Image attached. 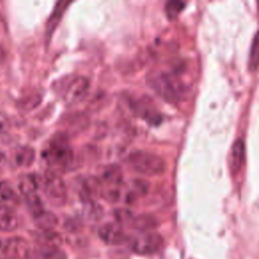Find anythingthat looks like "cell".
Returning a JSON list of instances; mask_svg holds the SVG:
<instances>
[{
  "mask_svg": "<svg viewBox=\"0 0 259 259\" xmlns=\"http://www.w3.org/2000/svg\"><path fill=\"white\" fill-rule=\"evenodd\" d=\"M36 259H66V254L55 245H42L36 252Z\"/></svg>",
  "mask_w": 259,
  "mask_h": 259,
  "instance_id": "ac0fdd59",
  "label": "cell"
},
{
  "mask_svg": "<svg viewBox=\"0 0 259 259\" xmlns=\"http://www.w3.org/2000/svg\"><path fill=\"white\" fill-rule=\"evenodd\" d=\"M3 244H4V241H2V240L0 239V255H1V253H2V249H3Z\"/></svg>",
  "mask_w": 259,
  "mask_h": 259,
  "instance_id": "d4e9b609",
  "label": "cell"
},
{
  "mask_svg": "<svg viewBox=\"0 0 259 259\" xmlns=\"http://www.w3.org/2000/svg\"><path fill=\"white\" fill-rule=\"evenodd\" d=\"M150 188V184L145 179H134L130 181L125 188V201L133 203L142 196L146 195Z\"/></svg>",
  "mask_w": 259,
  "mask_h": 259,
  "instance_id": "8fae6325",
  "label": "cell"
},
{
  "mask_svg": "<svg viewBox=\"0 0 259 259\" xmlns=\"http://www.w3.org/2000/svg\"><path fill=\"white\" fill-rule=\"evenodd\" d=\"M151 87L167 102L177 103L184 93L183 84L169 73L155 72L149 76Z\"/></svg>",
  "mask_w": 259,
  "mask_h": 259,
  "instance_id": "7a4b0ae2",
  "label": "cell"
},
{
  "mask_svg": "<svg viewBox=\"0 0 259 259\" xmlns=\"http://www.w3.org/2000/svg\"><path fill=\"white\" fill-rule=\"evenodd\" d=\"M99 238L108 245H120L126 241V235L118 224L108 223L98 230Z\"/></svg>",
  "mask_w": 259,
  "mask_h": 259,
  "instance_id": "9c48e42d",
  "label": "cell"
},
{
  "mask_svg": "<svg viewBox=\"0 0 259 259\" xmlns=\"http://www.w3.org/2000/svg\"><path fill=\"white\" fill-rule=\"evenodd\" d=\"M246 154V148L245 143L242 139H238L234 142L231 150V156H230V165L233 172L237 173L241 167L244 164L245 161V155Z\"/></svg>",
  "mask_w": 259,
  "mask_h": 259,
  "instance_id": "4fadbf2b",
  "label": "cell"
},
{
  "mask_svg": "<svg viewBox=\"0 0 259 259\" xmlns=\"http://www.w3.org/2000/svg\"><path fill=\"white\" fill-rule=\"evenodd\" d=\"M97 179L100 187H120L122 185V170L116 164L102 166Z\"/></svg>",
  "mask_w": 259,
  "mask_h": 259,
  "instance_id": "ba28073f",
  "label": "cell"
},
{
  "mask_svg": "<svg viewBox=\"0 0 259 259\" xmlns=\"http://www.w3.org/2000/svg\"><path fill=\"white\" fill-rule=\"evenodd\" d=\"M132 108L136 114L151 124H158L161 120L159 111L147 99L136 100L132 103Z\"/></svg>",
  "mask_w": 259,
  "mask_h": 259,
  "instance_id": "30bf717a",
  "label": "cell"
},
{
  "mask_svg": "<svg viewBox=\"0 0 259 259\" xmlns=\"http://www.w3.org/2000/svg\"><path fill=\"white\" fill-rule=\"evenodd\" d=\"M4 161H5V155L3 152L0 151V166L4 163Z\"/></svg>",
  "mask_w": 259,
  "mask_h": 259,
  "instance_id": "cb8c5ba5",
  "label": "cell"
},
{
  "mask_svg": "<svg viewBox=\"0 0 259 259\" xmlns=\"http://www.w3.org/2000/svg\"><path fill=\"white\" fill-rule=\"evenodd\" d=\"M35 225L44 232L52 231L58 225V218L51 211L44 210L34 218Z\"/></svg>",
  "mask_w": 259,
  "mask_h": 259,
  "instance_id": "e0dca14e",
  "label": "cell"
},
{
  "mask_svg": "<svg viewBox=\"0 0 259 259\" xmlns=\"http://www.w3.org/2000/svg\"><path fill=\"white\" fill-rule=\"evenodd\" d=\"M42 158L51 167L50 170L56 173L70 169L74 163V152L68 138L62 133L54 135L42 151Z\"/></svg>",
  "mask_w": 259,
  "mask_h": 259,
  "instance_id": "6da1fadb",
  "label": "cell"
},
{
  "mask_svg": "<svg viewBox=\"0 0 259 259\" xmlns=\"http://www.w3.org/2000/svg\"><path fill=\"white\" fill-rule=\"evenodd\" d=\"M34 158V150L29 146H23L16 150L14 154V163L18 167H28L33 163Z\"/></svg>",
  "mask_w": 259,
  "mask_h": 259,
  "instance_id": "2e32d148",
  "label": "cell"
},
{
  "mask_svg": "<svg viewBox=\"0 0 259 259\" xmlns=\"http://www.w3.org/2000/svg\"><path fill=\"white\" fill-rule=\"evenodd\" d=\"M37 180L33 174H24L19 178L18 188L20 193L25 197L36 194L37 192Z\"/></svg>",
  "mask_w": 259,
  "mask_h": 259,
  "instance_id": "9a60e30c",
  "label": "cell"
},
{
  "mask_svg": "<svg viewBox=\"0 0 259 259\" xmlns=\"http://www.w3.org/2000/svg\"><path fill=\"white\" fill-rule=\"evenodd\" d=\"M14 198V190L7 181H0V203H5Z\"/></svg>",
  "mask_w": 259,
  "mask_h": 259,
  "instance_id": "7402d4cb",
  "label": "cell"
},
{
  "mask_svg": "<svg viewBox=\"0 0 259 259\" xmlns=\"http://www.w3.org/2000/svg\"><path fill=\"white\" fill-rule=\"evenodd\" d=\"M186 3L184 1H168L165 5V13L170 20L175 19L184 9Z\"/></svg>",
  "mask_w": 259,
  "mask_h": 259,
  "instance_id": "ffe728a7",
  "label": "cell"
},
{
  "mask_svg": "<svg viewBox=\"0 0 259 259\" xmlns=\"http://www.w3.org/2000/svg\"><path fill=\"white\" fill-rule=\"evenodd\" d=\"M258 39H257V33L254 34L252 45L250 48V54H249V61H248V66L249 70L251 72H255L257 69V56H258Z\"/></svg>",
  "mask_w": 259,
  "mask_h": 259,
  "instance_id": "44dd1931",
  "label": "cell"
},
{
  "mask_svg": "<svg viewBox=\"0 0 259 259\" xmlns=\"http://www.w3.org/2000/svg\"><path fill=\"white\" fill-rule=\"evenodd\" d=\"M89 81L83 76H70L63 84V98L68 104L81 101L88 92Z\"/></svg>",
  "mask_w": 259,
  "mask_h": 259,
  "instance_id": "5b68a950",
  "label": "cell"
},
{
  "mask_svg": "<svg viewBox=\"0 0 259 259\" xmlns=\"http://www.w3.org/2000/svg\"><path fill=\"white\" fill-rule=\"evenodd\" d=\"M132 224L133 227L139 232H149L153 230L157 225L155 219L148 214H142L137 218H133Z\"/></svg>",
  "mask_w": 259,
  "mask_h": 259,
  "instance_id": "d6986e66",
  "label": "cell"
},
{
  "mask_svg": "<svg viewBox=\"0 0 259 259\" xmlns=\"http://www.w3.org/2000/svg\"><path fill=\"white\" fill-rule=\"evenodd\" d=\"M9 119L7 115L3 112H0V133H4L8 130Z\"/></svg>",
  "mask_w": 259,
  "mask_h": 259,
  "instance_id": "603a6c76",
  "label": "cell"
},
{
  "mask_svg": "<svg viewBox=\"0 0 259 259\" xmlns=\"http://www.w3.org/2000/svg\"><path fill=\"white\" fill-rule=\"evenodd\" d=\"M130 167L146 176H158L165 172V161L158 155L146 151H134L127 157Z\"/></svg>",
  "mask_w": 259,
  "mask_h": 259,
  "instance_id": "3957f363",
  "label": "cell"
},
{
  "mask_svg": "<svg viewBox=\"0 0 259 259\" xmlns=\"http://www.w3.org/2000/svg\"><path fill=\"white\" fill-rule=\"evenodd\" d=\"M162 237L153 231L140 232L132 239V249L141 255H150L157 252L162 246Z\"/></svg>",
  "mask_w": 259,
  "mask_h": 259,
  "instance_id": "8992f818",
  "label": "cell"
},
{
  "mask_svg": "<svg viewBox=\"0 0 259 259\" xmlns=\"http://www.w3.org/2000/svg\"><path fill=\"white\" fill-rule=\"evenodd\" d=\"M29 253V246L22 238H9L4 241L1 256L5 259H25Z\"/></svg>",
  "mask_w": 259,
  "mask_h": 259,
  "instance_id": "52a82bcc",
  "label": "cell"
},
{
  "mask_svg": "<svg viewBox=\"0 0 259 259\" xmlns=\"http://www.w3.org/2000/svg\"><path fill=\"white\" fill-rule=\"evenodd\" d=\"M18 226V218L14 209L11 207L1 204L0 205V231L1 232H12Z\"/></svg>",
  "mask_w": 259,
  "mask_h": 259,
  "instance_id": "7c38bea8",
  "label": "cell"
},
{
  "mask_svg": "<svg viewBox=\"0 0 259 259\" xmlns=\"http://www.w3.org/2000/svg\"><path fill=\"white\" fill-rule=\"evenodd\" d=\"M45 194L48 200L55 206H62L67 201V188L61 176L49 170L45 176L44 181Z\"/></svg>",
  "mask_w": 259,
  "mask_h": 259,
  "instance_id": "277c9868",
  "label": "cell"
},
{
  "mask_svg": "<svg viewBox=\"0 0 259 259\" xmlns=\"http://www.w3.org/2000/svg\"><path fill=\"white\" fill-rule=\"evenodd\" d=\"M71 4V2H65V1H60L55 5V8L48 20L47 23V37L50 38L52 33L55 31L56 27L58 26L60 20L62 19V16L64 14V12L66 11L67 7Z\"/></svg>",
  "mask_w": 259,
  "mask_h": 259,
  "instance_id": "5bb4252c",
  "label": "cell"
}]
</instances>
